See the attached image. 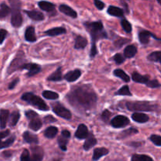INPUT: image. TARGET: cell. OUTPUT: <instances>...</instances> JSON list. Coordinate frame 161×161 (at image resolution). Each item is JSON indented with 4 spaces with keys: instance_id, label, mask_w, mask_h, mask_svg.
Listing matches in <instances>:
<instances>
[{
    "instance_id": "obj_1",
    "label": "cell",
    "mask_w": 161,
    "mask_h": 161,
    "mask_svg": "<svg viewBox=\"0 0 161 161\" xmlns=\"http://www.w3.org/2000/svg\"><path fill=\"white\" fill-rule=\"evenodd\" d=\"M66 97L72 106L83 111H87L94 108L97 100L94 90L87 86L75 87Z\"/></svg>"
},
{
    "instance_id": "obj_2",
    "label": "cell",
    "mask_w": 161,
    "mask_h": 161,
    "mask_svg": "<svg viewBox=\"0 0 161 161\" xmlns=\"http://www.w3.org/2000/svg\"><path fill=\"white\" fill-rule=\"evenodd\" d=\"M84 26L91 36L92 46H91V57L94 58V56L97 53L96 42L99 39H106L107 34L104 30L103 25L101 21L86 22V23H84Z\"/></svg>"
},
{
    "instance_id": "obj_3",
    "label": "cell",
    "mask_w": 161,
    "mask_h": 161,
    "mask_svg": "<svg viewBox=\"0 0 161 161\" xmlns=\"http://www.w3.org/2000/svg\"><path fill=\"white\" fill-rule=\"evenodd\" d=\"M21 99L41 111H48L49 110L48 105L40 97L35 95L32 93H25L21 96Z\"/></svg>"
},
{
    "instance_id": "obj_4",
    "label": "cell",
    "mask_w": 161,
    "mask_h": 161,
    "mask_svg": "<svg viewBox=\"0 0 161 161\" xmlns=\"http://www.w3.org/2000/svg\"><path fill=\"white\" fill-rule=\"evenodd\" d=\"M127 108L130 111H143V112H150L155 111L157 106L156 105L150 103L149 102H127L126 104Z\"/></svg>"
},
{
    "instance_id": "obj_5",
    "label": "cell",
    "mask_w": 161,
    "mask_h": 161,
    "mask_svg": "<svg viewBox=\"0 0 161 161\" xmlns=\"http://www.w3.org/2000/svg\"><path fill=\"white\" fill-rule=\"evenodd\" d=\"M52 106H53V111L58 116H60L61 118H64L65 119H71V118H72V113L64 105H61L59 102H56V103L53 104Z\"/></svg>"
},
{
    "instance_id": "obj_6",
    "label": "cell",
    "mask_w": 161,
    "mask_h": 161,
    "mask_svg": "<svg viewBox=\"0 0 161 161\" xmlns=\"http://www.w3.org/2000/svg\"><path fill=\"white\" fill-rule=\"evenodd\" d=\"M130 124V119L125 116H117L111 120V125L115 128H122Z\"/></svg>"
},
{
    "instance_id": "obj_7",
    "label": "cell",
    "mask_w": 161,
    "mask_h": 161,
    "mask_svg": "<svg viewBox=\"0 0 161 161\" xmlns=\"http://www.w3.org/2000/svg\"><path fill=\"white\" fill-rule=\"evenodd\" d=\"M22 21H23V18H22L21 14L19 11V6L17 8L14 6L12 17H11V24L14 28H19L22 25Z\"/></svg>"
},
{
    "instance_id": "obj_8",
    "label": "cell",
    "mask_w": 161,
    "mask_h": 161,
    "mask_svg": "<svg viewBox=\"0 0 161 161\" xmlns=\"http://www.w3.org/2000/svg\"><path fill=\"white\" fill-rule=\"evenodd\" d=\"M27 69L28 72L27 73V76H33L39 72H41V67L39 64H33V63H26L22 66V69Z\"/></svg>"
},
{
    "instance_id": "obj_9",
    "label": "cell",
    "mask_w": 161,
    "mask_h": 161,
    "mask_svg": "<svg viewBox=\"0 0 161 161\" xmlns=\"http://www.w3.org/2000/svg\"><path fill=\"white\" fill-rule=\"evenodd\" d=\"M43 157V151L40 147L31 148V155L30 154V157L27 161H42Z\"/></svg>"
},
{
    "instance_id": "obj_10",
    "label": "cell",
    "mask_w": 161,
    "mask_h": 161,
    "mask_svg": "<svg viewBox=\"0 0 161 161\" xmlns=\"http://www.w3.org/2000/svg\"><path fill=\"white\" fill-rule=\"evenodd\" d=\"M88 135H89V130H88L87 127L85 124H80L77 128L76 131H75V136L78 139H85L87 138Z\"/></svg>"
},
{
    "instance_id": "obj_11",
    "label": "cell",
    "mask_w": 161,
    "mask_h": 161,
    "mask_svg": "<svg viewBox=\"0 0 161 161\" xmlns=\"http://www.w3.org/2000/svg\"><path fill=\"white\" fill-rule=\"evenodd\" d=\"M153 37L154 39H157V40H160V39L156 37V36H154L152 32L149 31H142L139 32V35H138V38H139V41L142 44H147L149 41V38Z\"/></svg>"
},
{
    "instance_id": "obj_12",
    "label": "cell",
    "mask_w": 161,
    "mask_h": 161,
    "mask_svg": "<svg viewBox=\"0 0 161 161\" xmlns=\"http://www.w3.org/2000/svg\"><path fill=\"white\" fill-rule=\"evenodd\" d=\"M23 60L20 59V58H16L14 61H12L11 64L9 65V67L8 68V74L12 73L14 71L17 70V69H22V66L25 64V63H23Z\"/></svg>"
},
{
    "instance_id": "obj_13",
    "label": "cell",
    "mask_w": 161,
    "mask_h": 161,
    "mask_svg": "<svg viewBox=\"0 0 161 161\" xmlns=\"http://www.w3.org/2000/svg\"><path fill=\"white\" fill-rule=\"evenodd\" d=\"M81 75V71L80 69H75L74 71H70L64 75V80L68 82H75L78 80Z\"/></svg>"
},
{
    "instance_id": "obj_14",
    "label": "cell",
    "mask_w": 161,
    "mask_h": 161,
    "mask_svg": "<svg viewBox=\"0 0 161 161\" xmlns=\"http://www.w3.org/2000/svg\"><path fill=\"white\" fill-rule=\"evenodd\" d=\"M96 144H97V139L95 138V137L94 136L93 134L89 133L86 141H85L84 145H83V149L86 151H88L91 148L94 147Z\"/></svg>"
},
{
    "instance_id": "obj_15",
    "label": "cell",
    "mask_w": 161,
    "mask_h": 161,
    "mask_svg": "<svg viewBox=\"0 0 161 161\" xmlns=\"http://www.w3.org/2000/svg\"><path fill=\"white\" fill-rule=\"evenodd\" d=\"M59 10L61 11V13H63L64 14H65V15L72 17V18L77 17V13L75 12L73 9H72L70 6H67V5H61V6H59Z\"/></svg>"
},
{
    "instance_id": "obj_16",
    "label": "cell",
    "mask_w": 161,
    "mask_h": 161,
    "mask_svg": "<svg viewBox=\"0 0 161 161\" xmlns=\"http://www.w3.org/2000/svg\"><path fill=\"white\" fill-rule=\"evenodd\" d=\"M25 14L32 19L33 20H36V21H40V20H44V15L42 13L39 12L38 10H25Z\"/></svg>"
},
{
    "instance_id": "obj_17",
    "label": "cell",
    "mask_w": 161,
    "mask_h": 161,
    "mask_svg": "<svg viewBox=\"0 0 161 161\" xmlns=\"http://www.w3.org/2000/svg\"><path fill=\"white\" fill-rule=\"evenodd\" d=\"M132 80L135 83H143V84L147 85V83L149 81V77L148 75H142L141 74L138 73V72H133V74H132Z\"/></svg>"
},
{
    "instance_id": "obj_18",
    "label": "cell",
    "mask_w": 161,
    "mask_h": 161,
    "mask_svg": "<svg viewBox=\"0 0 161 161\" xmlns=\"http://www.w3.org/2000/svg\"><path fill=\"white\" fill-rule=\"evenodd\" d=\"M132 119L137 123H140V124H143V123H146L149 121V117L148 115L145 114V113H135L132 114Z\"/></svg>"
},
{
    "instance_id": "obj_19",
    "label": "cell",
    "mask_w": 161,
    "mask_h": 161,
    "mask_svg": "<svg viewBox=\"0 0 161 161\" xmlns=\"http://www.w3.org/2000/svg\"><path fill=\"white\" fill-rule=\"evenodd\" d=\"M23 138L25 142L29 144H34L37 145L39 143V139L36 135H33V134L30 133L29 131H25L23 135Z\"/></svg>"
},
{
    "instance_id": "obj_20",
    "label": "cell",
    "mask_w": 161,
    "mask_h": 161,
    "mask_svg": "<svg viewBox=\"0 0 161 161\" xmlns=\"http://www.w3.org/2000/svg\"><path fill=\"white\" fill-rule=\"evenodd\" d=\"M107 13L109 15L113 16V17H124V10L120 8L117 7V6H110L107 9Z\"/></svg>"
},
{
    "instance_id": "obj_21",
    "label": "cell",
    "mask_w": 161,
    "mask_h": 161,
    "mask_svg": "<svg viewBox=\"0 0 161 161\" xmlns=\"http://www.w3.org/2000/svg\"><path fill=\"white\" fill-rule=\"evenodd\" d=\"M109 151L105 148H96L94 150V155H93V160L97 161L101 157L103 156L107 155Z\"/></svg>"
},
{
    "instance_id": "obj_22",
    "label": "cell",
    "mask_w": 161,
    "mask_h": 161,
    "mask_svg": "<svg viewBox=\"0 0 161 161\" xmlns=\"http://www.w3.org/2000/svg\"><path fill=\"white\" fill-rule=\"evenodd\" d=\"M88 41L86 38L82 36H78L75 38V49H84L87 46Z\"/></svg>"
},
{
    "instance_id": "obj_23",
    "label": "cell",
    "mask_w": 161,
    "mask_h": 161,
    "mask_svg": "<svg viewBox=\"0 0 161 161\" xmlns=\"http://www.w3.org/2000/svg\"><path fill=\"white\" fill-rule=\"evenodd\" d=\"M9 113L6 109H2L0 111V127L2 129L5 128L9 119Z\"/></svg>"
},
{
    "instance_id": "obj_24",
    "label": "cell",
    "mask_w": 161,
    "mask_h": 161,
    "mask_svg": "<svg viewBox=\"0 0 161 161\" xmlns=\"http://www.w3.org/2000/svg\"><path fill=\"white\" fill-rule=\"evenodd\" d=\"M64 33H66V30L65 28H62V27L53 28L45 31V34L49 36H59V35H61V34H64Z\"/></svg>"
},
{
    "instance_id": "obj_25",
    "label": "cell",
    "mask_w": 161,
    "mask_h": 161,
    "mask_svg": "<svg viewBox=\"0 0 161 161\" xmlns=\"http://www.w3.org/2000/svg\"><path fill=\"white\" fill-rule=\"evenodd\" d=\"M28 127H29L30 129H31L32 130H35V131H37L42 127V121L39 119V116L38 117L34 118V119H30L29 124H28Z\"/></svg>"
},
{
    "instance_id": "obj_26",
    "label": "cell",
    "mask_w": 161,
    "mask_h": 161,
    "mask_svg": "<svg viewBox=\"0 0 161 161\" xmlns=\"http://www.w3.org/2000/svg\"><path fill=\"white\" fill-rule=\"evenodd\" d=\"M25 39L28 42H36V33H35V29L33 27H28V28L25 31Z\"/></svg>"
},
{
    "instance_id": "obj_27",
    "label": "cell",
    "mask_w": 161,
    "mask_h": 161,
    "mask_svg": "<svg viewBox=\"0 0 161 161\" xmlns=\"http://www.w3.org/2000/svg\"><path fill=\"white\" fill-rule=\"evenodd\" d=\"M39 8L41 9L44 11H47V12H51V11L54 10L55 6L51 3H49V2H45V1H41L38 3Z\"/></svg>"
},
{
    "instance_id": "obj_28",
    "label": "cell",
    "mask_w": 161,
    "mask_h": 161,
    "mask_svg": "<svg viewBox=\"0 0 161 161\" xmlns=\"http://www.w3.org/2000/svg\"><path fill=\"white\" fill-rule=\"evenodd\" d=\"M137 53V48L135 46H127L124 50V57L127 58H131Z\"/></svg>"
},
{
    "instance_id": "obj_29",
    "label": "cell",
    "mask_w": 161,
    "mask_h": 161,
    "mask_svg": "<svg viewBox=\"0 0 161 161\" xmlns=\"http://www.w3.org/2000/svg\"><path fill=\"white\" fill-rule=\"evenodd\" d=\"M61 80H62V71H61V67L58 68L56 72L52 73L47 78V80L49 81H61Z\"/></svg>"
},
{
    "instance_id": "obj_30",
    "label": "cell",
    "mask_w": 161,
    "mask_h": 161,
    "mask_svg": "<svg viewBox=\"0 0 161 161\" xmlns=\"http://www.w3.org/2000/svg\"><path fill=\"white\" fill-rule=\"evenodd\" d=\"M113 74H114L116 77L120 78L121 80H124V81L126 82V83L130 82V76H129L125 72H124L122 69H115L114 72H113Z\"/></svg>"
},
{
    "instance_id": "obj_31",
    "label": "cell",
    "mask_w": 161,
    "mask_h": 161,
    "mask_svg": "<svg viewBox=\"0 0 161 161\" xmlns=\"http://www.w3.org/2000/svg\"><path fill=\"white\" fill-rule=\"evenodd\" d=\"M58 129L56 127H49L44 131V135L47 138H53L57 135Z\"/></svg>"
},
{
    "instance_id": "obj_32",
    "label": "cell",
    "mask_w": 161,
    "mask_h": 161,
    "mask_svg": "<svg viewBox=\"0 0 161 161\" xmlns=\"http://www.w3.org/2000/svg\"><path fill=\"white\" fill-rule=\"evenodd\" d=\"M20 119V113L19 112H13L9 116V126L14 127L18 123Z\"/></svg>"
},
{
    "instance_id": "obj_33",
    "label": "cell",
    "mask_w": 161,
    "mask_h": 161,
    "mask_svg": "<svg viewBox=\"0 0 161 161\" xmlns=\"http://www.w3.org/2000/svg\"><path fill=\"white\" fill-rule=\"evenodd\" d=\"M69 138L63 136V135H61V136L58 138V145H59L60 149H62L63 151L67 150V144H68V142H69Z\"/></svg>"
},
{
    "instance_id": "obj_34",
    "label": "cell",
    "mask_w": 161,
    "mask_h": 161,
    "mask_svg": "<svg viewBox=\"0 0 161 161\" xmlns=\"http://www.w3.org/2000/svg\"><path fill=\"white\" fill-rule=\"evenodd\" d=\"M14 141H15V135H11L5 141H0V149L9 147L14 142Z\"/></svg>"
},
{
    "instance_id": "obj_35",
    "label": "cell",
    "mask_w": 161,
    "mask_h": 161,
    "mask_svg": "<svg viewBox=\"0 0 161 161\" xmlns=\"http://www.w3.org/2000/svg\"><path fill=\"white\" fill-rule=\"evenodd\" d=\"M42 96L45 97L46 99H49V100H57L59 97V95L57 93L53 92L50 91H45L42 92Z\"/></svg>"
},
{
    "instance_id": "obj_36",
    "label": "cell",
    "mask_w": 161,
    "mask_h": 161,
    "mask_svg": "<svg viewBox=\"0 0 161 161\" xmlns=\"http://www.w3.org/2000/svg\"><path fill=\"white\" fill-rule=\"evenodd\" d=\"M131 161H153V160L147 155L135 154V155L132 156Z\"/></svg>"
},
{
    "instance_id": "obj_37",
    "label": "cell",
    "mask_w": 161,
    "mask_h": 161,
    "mask_svg": "<svg viewBox=\"0 0 161 161\" xmlns=\"http://www.w3.org/2000/svg\"><path fill=\"white\" fill-rule=\"evenodd\" d=\"M160 58H161V52L160 51H155L151 53L148 56V60L151 61H155V62L160 63Z\"/></svg>"
},
{
    "instance_id": "obj_38",
    "label": "cell",
    "mask_w": 161,
    "mask_h": 161,
    "mask_svg": "<svg viewBox=\"0 0 161 161\" xmlns=\"http://www.w3.org/2000/svg\"><path fill=\"white\" fill-rule=\"evenodd\" d=\"M10 12V9L6 3H2L0 6V18L6 17Z\"/></svg>"
},
{
    "instance_id": "obj_39",
    "label": "cell",
    "mask_w": 161,
    "mask_h": 161,
    "mask_svg": "<svg viewBox=\"0 0 161 161\" xmlns=\"http://www.w3.org/2000/svg\"><path fill=\"white\" fill-rule=\"evenodd\" d=\"M116 95H124V96H131V92L129 90L128 86H124L116 93Z\"/></svg>"
},
{
    "instance_id": "obj_40",
    "label": "cell",
    "mask_w": 161,
    "mask_h": 161,
    "mask_svg": "<svg viewBox=\"0 0 161 161\" xmlns=\"http://www.w3.org/2000/svg\"><path fill=\"white\" fill-rule=\"evenodd\" d=\"M138 133V130L135 128H130L128 130H126L124 131H123L120 135H119V138H124L126 137H128L130 135H135V134Z\"/></svg>"
},
{
    "instance_id": "obj_41",
    "label": "cell",
    "mask_w": 161,
    "mask_h": 161,
    "mask_svg": "<svg viewBox=\"0 0 161 161\" xmlns=\"http://www.w3.org/2000/svg\"><path fill=\"white\" fill-rule=\"evenodd\" d=\"M121 25H122V28H124V31L127 33H130L132 31V26L130 25V23L129 21H127L126 19H123L121 20Z\"/></svg>"
},
{
    "instance_id": "obj_42",
    "label": "cell",
    "mask_w": 161,
    "mask_h": 161,
    "mask_svg": "<svg viewBox=\"0 0 161 161\" xmlns=\"http://www.w3.org/2000/svg\"><path fill=\"white\" fill-rule=\"evenodd\" d=\"M113 61L117 64H121L125 61V58L123 57V55L120 54V53H116L113 57Z\"/></svg>"
},
{
    "instance_id": "obj_43",
    "label": "cell",
    "mask_w": 161,
    "mask_h": 161,
    "mask_svg": "<svg viewBox=\"0 0 161 161\" xmlns=\"http://www.w3.org/2000/svg\"><path fill=\"white\" fill-rule=\"evenodd\" d=\"M150 140L153 143L156 145L157 146H161V137L160 135H153L150 137Z\"/></svg>"
},
{
    "instance_id": "obj_44",
    "label": "cell",
    "mask_w": 161,
    "mask_h": 161,
    "mask_svg": "<svg viewBox=\"0 0 161 161\" xmlns=\"http://www.w3.org/2000/svg\"><path fill=\"white\" fill-rule=\"evenodd\" d=\"M147 86H149L151 88H158L160 86V83H159L158 80H149V83L146 85Z\"/></svg>"
},
{
    "instance_id": "obj_45",
    "label": "cell",
    "mask_w": 161,
    "mask_h": 161,
    "mask_svg": "<svg viewBox=\"0 0 161 161\" xmlns=\"http://www.w3.org/2000/svg\"><path fill=\"white\" fill-rule=\"evenodd\" d=\"M25 116H27L28 119H34V118L38 117V114L36 113V112L32 111V110H29V111H27L25 113Z\"/></svg>"
},
{
    "instance_id": "obj_46",
    "label": "cell",
    "mask_w": 161,
    "mask_h": 161,
    "mask_svg": "<svg viewBox=\"0 0 161 161\" xmlns=\"http://www.w3.org/2000/svg\"><path fill=\"white\" fill-rule=\"evenodd\" d=\"M6 36H7V31H6V30L5 29L0 30V44L3 43L4 39H6Z\"/></svg>"
},
{
    "instance_id": "obj_47",
    "label": "cell",
    "mask_w": 161,
    "mask_h": 161,
    "mask_svg": "<svg viewBox=\"0 0 161 161\" xmlns=\"http://www.w3.org/2000/svg\"><path fill=\"white\" fill-rule=\"evenodd\" d=\"M94 4H95L96 7L98 9L102 10L105 8V3H102V1H99V0H94Z\"/></svg>"
},
{
    "instance_id": "obj_48",
    "label": "cell",
    "mask_w": 161,
    "mask_h": 161,
    "mask_svg": "<svg viewBox=\"0 0 161 161\" xmlns=\"http://www.w3.org/2000/svg\"><path fill=\"white\" fill-rule=\"evenodd\" d=\"M110 116H111V113H109V112L108 111V110H105V111L103 112V113H102V119H103L104 121H108V119H109Z\"/></svg>"
},
{
    "instance_id": "obj_49",
    "label": "cell",
    "mask_w": 161,
    "mask_h": 161,
    "mask_svg": "<svg viewBox=\"0 0 161 161\" xmlns=\"http://www.w3.org/2000/svg\"><path fill=\"white\" fill-rule=\"evenodd\" d=\"M9 134H10V132H9V130H4V131L0 132V141L3 140L4 138H7V137L9 135Z\"/></svg>"
},
{
    "instance_id": "obj_50",
    "label": "cell",
    "mask_w": 161,
    "mask_h": 161,
    "mask_svg": "<svg viewBox=\"0 0 161 161\" xmlns=\"http://www.w3.org/2000/svg\"><path fill=\"white\" fill-rule=\"evenodd\" d=\"M56 119L54 117H53L52 116H46L44 118V123L45 124H50V123H53V122H56Z\"/></svg>"
},
{
    "instance_id": "obj_51",
    "label": "cell",
    "mask_w": 161,
    "mask_h": 161,
    "mask_svg": "<svg viewBox=\"0 0 161 161\" xmlns=\"http://www.w3.org/2000/svg\"><path fill=\"white\" fill-rule=\"evenodd\" d=\"M128 42L127 39H119L115 42V45H116V47H121L123 46V44H124L125 42Z\"/></svg>"
},
{
    "instance_id": "obj_52",
    "label": "cell",
    "mask_w": 161,
    "mask_h": 161,
    "mask_svg": "<svg viewBox=\"0 0 161 161\" xmlns=\"http://www.w3.org/2000/svg\"><path fill=\"white\" fill-rule=\"evenodd\" d=\"M18 81H19V79L17 78V79H16V80H14V81L12 82V83H10V84L9 85V90H12V89H14V87H15V86L17 84V83H18Z\"/></svg>"
},
{
    "instance_id": "obj_53",
    "label": "cell",
    "mask_w": 161,
    "mask_h": 161,
    "mask_svg": "<svg viewBox=\"0 0 161 161\" xmlns=\"http://www.w3.org/2000/svg\"><path fill=\"white\" fill-rule=\"evenodd\" d=\"M61 135H63V136H64V137H67V138H69L71 137L70 132L67 130H62V132H61Z\"/></svg>"
},
{
    "instance_id": "obj_54",
    "label": "cell",
    "mask_w": 161,
    "mask_h": 161,
    "mask_svg": "<svg viewBox=\"0 0 161 161\" xmlns=\"http://www.w3.org/2000/svg\"><path fill=\"white\" fill-rule=\"evenodd\" d=\"M53 161H61V160H59V159H58V160H56V159H55V160H53Z\"/></svg>"
}]
</instances>
